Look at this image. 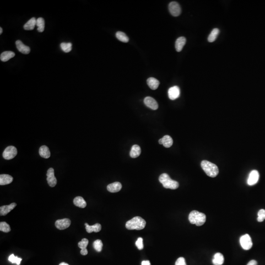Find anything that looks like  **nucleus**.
I'll return each instance as SVG.
<instances>
[{"instance_id":"1","label":"nucleus","mask_w":265,"mask_h":265,"mask_svg":"<svg viewBox=\"0 0 265 265\" xmlns=\"http://www.w3.org/2000/svg\"><path fill=\"white\" fill-rule=\"evenodd\" d=\"M146 225V221L140 217H135L131 220L128 221L125 226L128 230H140L144 228Z\"/></svg>"},{"instance_id":"2","label":"nucleus","mask_w":265,"mask_h":265,"mask_svg":"<svg viewBox=\"0 0 265 265\" xmlns=\"http://www.w3.org/2000/svg\"><path fill=\"white\" fill-rule=\"evenodd\" d=\"M201 167L206 174L211 177H215L219 172L217 166L214 163L206 160H203L201 163Z\"/></svg>"},{"instance_id":"3","label":"nucleus","mask_w":265,"mask_h":265,"mask_svg":"<svg viewBox=\"0 0 265 265\" xmlns=\"http://www.w3.org/2000/svg\"><path fill=\"white\" fill-rule=\"evenodd\" d=\"M189 220L191 224H194L199 226L205 223L206 220V215L198 211H191L189 214Z\"/></svg>"},{"instance_id":"4","label":"nucleus","mask_w":265,"mask_h":265,"mask_svg":"<svg viewBox=\"0 0 265 265\" xmlns=\"http://www.w3.org/2000/svg\"><path fill=\"white\" fill-rule=\"evenodd\" d=\"M159 182L162 183L163 187L166 189L175 190L179 187V184L178 182L172 180L167 173L161 174L159 176Z\"/></svg>"},{"instance_id":"5","label":"nucleus","mask_w":265,"mask_h":265,"mask_svg":"<svg viewBox=\"0 0 265 265\" xmlns=\"http://www.w3.org/2000/svg\"><path fill=\"white\" fill-rule=\"evenodd\" d=\"M240 245L244 250H249L252 247V239L248 234L242 236L240 239Z\"/></svg>"},{"instance_id":"6","label":"nucleus","mask_w":265,"mask_h":265,"mask_svg":"<svg viewBox=\"0 0 265 265\" xmlns=\"http://www.w3.org/2000/svg\"><path fill=\"white\" fill-rule=\"evenodd\" d=\"M17 154V149L13 146H9L6 147L2 153V157L6 159H13Z\"/></svg>"},{"instance_id":"7","label":"nucleus","mask_w":265,"mask_h":265,"mask_svg":"<svg viewBox=\"0 0 265 265\" xmlns=\"http://www.w3.org/2000/svg\"><path fill=\"white\" fill-rule=\"evenodd\" d=\"M168 9L171 14L175 17L179 16L181 13L180 6L176 2H170L168 6Z\"/></svg>"},{"instance_id":"8","label":"nucleus","mask_w":265,"mask_h":265,"mask_svg":"<svg viewBox=\"0 0 265 265\" xmlns=\"http://www.w3.org/2000/svg\"><path fill=\"white\" fill-rule=\"evenodd\" d=\"M47 181L51 187H54L57 183V180L54 174V169L53 168H50L47 172Z\"/></svg>"},{"instance_id":"9","label":"nucleus","mask_w":265,"mask_h":265,"mask_svg":"<svg viewBox=\"0 0 265 265\" xmlns=\"http://www.w3.org/2000/svg\"><path fill=\"white\" fill-rule=\"evenodd\" d=\"M71 225V221L69 218H63L58 220L56 221L55 226L59 230L65 229L68 228Z\"/></svg>"},{"instance_id":"10","label":"nucleus","mask_w":265,"mask_h":265,"mask_svg":"<svg viewBox=\"0 0 265 265\" xmlns=\"http://www.w3.org/2000/svg\"><path fill=\"white\" fill-rule=\"evenodd\" d=\"M259 172L256 170H253L250 172L248 179V185L253 186L256 184L259 180Z\"/></svg>"},{"instance_id":"11","label":"nucleus","mask_w":265,"mask_h":265,"mask_svg":"<svg viewBox=\"0 0 265 265\" xmlns=\"http://www.w3.org/2000/svg\"><path fill=\"white\" fill-rule=\"evenodd\" d=\"M168 97L171 100L176 99L180 95V90L177 86L171 87L168 91Z\"/></svg>"},{"instance_id":"12","label":"nucleus","mask_w":265,"mask_h":265,"mask_svg":"<svg viewBox=\"0 0 265 265\" xmlns=\"http://www.w3.org/2000/svg\"><path fill=\"white\" fill-rule=\"evenodd\" d=\"M145 105L153 110H156L158 108V104L155 100L151 97H145L144 99Z\"/></svg>"},{"instance_id":"13","label":"nucleus","mask_w":265,"mask_h":265,"mask_svg":"<svg viewBox=\"0 0 265 265\" xmlns=\"http://www.w3.org/2000/svg\"><path fill=\"white\" fill-rule=\"evenodd\" d=\"M15 44H16V48L20 53L25 55H27L30 53L31 51L30 48L29 47L25 45L21 40L16 41Z\"/></svg>"},{"instance_id":"14","label":"nucleus","mask_w":265,"mask_h":265,"mask_svg":"<svg viewBox=\"0 0 265 265\" xmlns=\"http://www.w3.org/2000/svg\"><path fill=\"white\" fill-rule=\"evenodd\" d=\"M17 206V204L12 203L9 205H4L0 207V215L2 216H6L12 211Z\"/></svg>"},{"instance_id":"15","label":"nucleus","mask_w":265,"mask_h":265,"mask_svg":"<svg viewBox=\"0 0 265 265\" xmlns=\"http://www.w3.org/2000/svg\"><path fill=\"white\" fill-rule=\"evenodd\" d=\"M159 143L160 144H163L166 148H169L173 144V140L171 136L166 135L159 140Z\"/></svg>"},{"instance_id":"16","label":"nucleus","mask_w":265,"mask_h":265,"mask_svg":"<svg viewBox=\"0 0 265 265\" xmlns=\"http://www.w3.org/2000/svg\"><path fill=\"white\" fill-rule=\"evenodd\" d=\"M122 185L118 182H116L108 185L107 190L110 193H117L121 190Z\"/></svg>"},{"instance_id":"17","label":"nucleus","mask_w":265,"mask_h":265,"mask_svg":"<svg viewBox=\"0 0 265 265\" xmlns=\"http://www.w3.org/2000/svg\"><path fill=\"white\" fill-rule=\"evenodd\" d=\"M85 226H86V229L87 231V233H91L92 232H94L96 233L99 232L101 230V225L99 223H96L93 225H88L87 223H85Z\"/></svg>"},{"instance_id":"18","label":"nucleus","mask_w":265,"mask_h":265,"mask_svg":"<svg viewBox=\"0 0 265 265\" xmlns=\"http://www.w3.org/2000/svg\"><path fill=\"white\" fill-rule=\"evenodd\" d=\"M13 177L10 175L1 174L0 175V185L3 186L10 184L13 181Z\"/></svg>"},{"instance_id":"19","label":"nucleus","mask_w":265,"mask_h":265,"mask_svg":"<svg viewBox=\"0 0 265 265\" xmlns=\"http://www.w3.org/2000/svg\"><path fill=\"white\" fill-rule=\"evenodd\" d=\"M186 43V39L185 37H180L177 38L176 41L175 45L176 50L178 52L181 51Z\"/></svg>"},{"instance_id":"20","label":"nucleus","mask_w":265,"mask_h":265,"mask_svg":"<svg viewBox=\"0 0 265 265\" xmlns=\"http://www.w3.org/2000/svg\"><path fill=\"white\" fill-rule=\"evenodd\" d=\"M141 154V149L138 145H134L132 147L130 152V155L132 158H136Z\"/></svg>"},{"instance_id":"21","label":"nucleus","mask_w":265,"mask_h":265,"mask_svg":"<svg viewBox=\"0 0 265 265\" xmlns=\"http://www.w3.org/2000/svg\"><path fill=\"white\" fill-rule=\"evenodd\" d=\"M224 260L223 255L221 253H217L213 256L212 262L214 265H221L224 263Z\"/></svg>"},{"instance_id":"22","label":"nucleus","mask_w":265,"mask_h":265,"mask_svg":"<svg viewBox=\"0 0 265 265\" xmlns=\"http://www.w3.org/2000/svg\"><path fill=\"white\" fill-rule=\"evenodd\" d=\"M39 154L40 156L43 158L48 159L50 157V152L49 148L46 145H43L40 147Z\"/></svg>"},{"instance_id":"23","label":"nucleus","mask_w":265,"mask_h":265,"mask_svg":"<svg viewBox=\"0 0 265 265\" xmlns=\"http://www.w3.org/2000/svg\"><path fill=\"white\" fill-rule=\"evenodd\" d=\"M147 85H148L149 87L152 90L157 89L159 85V81L153 77L148 79L147 80Z\"/></svg>"},{"instance_id":"24","label":"nucleus","mask_w":265,"mask_h":265,"mask_svg":"<svg viewBox=\"0 0 265 265\" xmlns=\"http://www.w3.org/2000/svg\"><path fill=\"white\" fill-rule=\"evenodd\" d=\"M73 203L75 206L81 208H84L86 206V201L81 196L76 197L74 199Z\"/></svg>"},{"instance_id":"25","label":"nucleus","mask_w":265,"mask_h":265,"mask_svg":"<svg viewBox=\"0 0 265 265\" xmlns=\"http://www.w3.org/2000/svg\"><path fill=\"white\" fill-rule=\"evenodd\" d=\"M36 24V19L35 17H33L24 25V29L27 31L33 30L34 29Z\"/></svg>"},{"instance_id":"26","label":"nucleus","mask_w":265,"mask_h":265,"mask_svg":"<svg viewBox=\"0 0 265 265\" xmlns=\"http://www.w3.org/2000/svg\"><path fill=\"white\" fill-rule=\"evenodd\" d=\"M15 53L12 51H5L1 54L0 59L1 61L6 62L15 56Z\"/></svg>"},{"instance_id":"27","label":"nucleus","mask_w":265,"mask_h":265,"mask_svg":"<svg viewBox=\"0 0 265 265\" xmlns=\"http://www.w3.org/2000/svg\"><path fill=\"white\" fill-rule=\"evenodd\" d=\"M220 33V30L217 28L213 29L209 36L208 40L209 42L215 41L217 38L218 34Z\"/></svg>"},{"instance_id":"28","label":"nucleus","mask_w":265,"mask_h":265,"mask_svg":"<svg viewBox=\"0 0 265 265\" xmlns=\"http://www.w3.org/2000/svg\"><path fill=\"white\" fill-rule=\"evenodd\" d=\"M36 26L37 27V31L40 33H42L44 31L45 28V21L44 19L41 17H39L36 19Z\"/></svg>"},{"instance_id":"29","label":"nucleus","mask_w":265,"mask_h":265,"mask_svg":"<svg viewBox=\"0 0 265 265\" xmlns=\"http://www.w3.org/2000/svg\"><path fill=\"white\" fill-rule=\"evenodd\" d=\"M116 37L120 41L127 43L129 41V39L124 33L122 32H117L116 33Z\"/></svg>"},{"instance_id":"30","label":"nucleus","mask_w":265,"mask_h":265,"mask_svg":"<svg viewBox=\"0 0 265 265\" xmlns=\"http://www.w3.org/2000/svg\"><path fill=\"white\" fill-rule=\"evenodd\" d=\"M72 44L70 42L68 43H63L60 44V47L63 51L65 53H69L72 50Z\"/></svg>"},{"instance_id":"31","label":"nucleus","mask_w":265,"mask_h":265,"mask_svg":"<svg viewBox=\"0 0 265 265\" xmlns=\"http://www.w3.org/2000/svg\"><path fill=\"white\" fill-rule=\"evenodd\" d=\"M103 245L102 240H96L93 243V248L97 252H101L102 251Z\"/></svg>"},{"instance_id":"32","label":"nucleus","mask_w":265,"mask_h":265,"mask_svg":"<svg viewBox=\"0 0 265 265\" xmlns=\"http://www.w3.org/2000/svg\"><path fill=\"white\" fill-rule=\"evenodd\" d=\"M0 230L5 233H8L11 230L10 227L6 222H1L0 223Z\"/></svg>"},{"instance_id":"33","label":"nucleus","mask_w":265,"mask_h":265,"mask_svg":"<svg viewBox=\"0 0 265 265\" xmlns=\"http://www.w3.org/2000/svg\"><path fill=\"white\" fill-rule=\"evenodd\" d=\"M9 261L12 263L13 264L15 263L17 265H19L22 259L18 257L15 256L14 254H11L9 256Z\"/></svg>"},{"instance_id":"34","label":"nucleus","mask_w":265,"mask_h":265,"mask_svg":"<svg viewBox=\"0 0 265 265\" xmlns=\"http://www.w3.org/2000/svg\"><path fill=\"white\" fill-rule=\"evenodd\" d=\"M265 220V210L261 209L258 213L257 221L259 222H262Z\"/></svg>"},{"instance_id":"35","label":"nucleus","mask_w":265,"mask_h":265,"mask_svg":"<svg viewBox=\"0 0 265 265\" xmlns=\"http://www.w3.org/2000/svg\"><path fill=\"white\" fill-rule=\"evenodd\" d=\"M88 244V240L86 238H83L81 242H79L78 247L81 249H85L86 248L87 245Z\"/></svg>"},{"instance_id":"36","label":"nucleus","mask_w":265,"mask_h":265,"mask_svg":"<svg viewBox=\"0 0 265 265\" xmlns=\"http://www.w3.org/2000/svg\"><path fill=\"white\" fill-rule=\"evenodd\" d=\"M136 245L139 250H142L144 248L143 239L142 238H139L136 242Z\"/></svg>"},{"instance_id":"37","label":"nucleus","mask_w":265,"mask_h":265,"mask_svg":"<svg viewBox=\"0 0 265 265\" xmlns=\"http://www.w3.org/2000/svg\"><path fill=\"white\" fill-rule=\"evenodd\" d=\"M175 265H186L185 259L183 257L179 258L176 261Z\"/></svg>"},{"instance_id":"38","label":"nucleus","mask_w":265,"mask_h":265,"mask_svg":"<svg viewBox=\"0 0 265 265\" xmlns=\"http://www.w3.org/2000/svg\"><path fill=\"white\" fill-rule=\"evenodd\" d=\"M80 253H81V254H82V255H87V253H88V251H87L86 248H85V249H82L81 250Z\"/></svg>"},{"instance_id":"39","label":"nucleus","mask_w":265,"mask_h":265,"mask_svg":"<svg viewBox=\"0 0 265 265\" xmlns=\"http://www.w3.org/2000/svg\"><path fill=\"white\" fill-rule=\"evenodd\" d=\"M257 265V262L256 261H255L254 260H252L249 261L247 264V265Z\"/></svg>"},{"instance_id":"40","label":"nucleus","mask_w":265,"mask_h":265,"mask_svg":"<svg viewBox=\"0 0 265 265\" xmlns=\"http://www.w3.org/2000/svg\"><path fill=\"white\" fill-rule=\"evenodd\" d=\"M141 265H151L149 261H143L141 263Z\"/></svg>"},{"instance_id":"41","label":"nucleus","mask_w":265,"mask_h":265,"mask_svg":"<svg viewBox=\"0 0 265 265\" xmlns=\"http://www.w3.org/2000/svg\"><path fill=\"white\" fill-rule=\"evenodd\" d=\"M69 265V264H68L67 263H66L62 262V263H60V265Z\"/></svg>"},{"instance_id":"42","label":"nucleus","mask_w":265,"mask_h":265,"mask_svg":"<svg viewBox=\"0 0 265 265\" xmlns=\"http://www.w3.org/2000/svg\"><path fill=\"white\" fill-rule=\"evenodd\" d=\"M2 33V29L1 27L0 28V34H1Z\"/></svg>"}]
</instances>
